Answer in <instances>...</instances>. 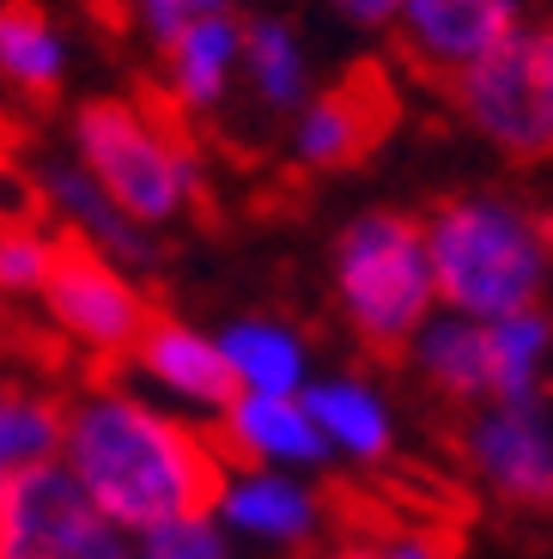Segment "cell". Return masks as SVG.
<instances>
[{"label": "cell", "instance_id": "6da1fadb", "mask_svg": "<svg viewBox=\"0 0 553 559\" xmlns=\"http://www.w3.org/2000/svg\"><path fill=\"white\" fill-rule=\"evenodd\" d=\"M61 444H68V475L80 480L97 518L140 535L165 523H208V511L232 492L213 432H195L128 395L80 402Z\"/></svg>", "mask_w": 553, "mask_h": 559}, {"label": "cell", "instance_id": "7a4b0ae2", "mask_svg": "<svg viewBox=\"0 0 553 559\" xmlns=\"http://www.w3.org/2000/svg\"><path fill=\"white\" fill-rule=\"evenodd\" d=\"M426 267L432 293L457 305L469 322H511L536 310L541 274H548V243L536 219L493 195L438 201L426 225Z\"/></svg>", "mask_w": 553, "mask_h": 559}, {"label": "cell", "instance_id": "3957f363", "mask_svg": "<svg viewBox=\"0 0 553 559\" xmlns=\"http://www.w3.org/2000/svg\"><path fill=\"white\" fill-rule=\"evenodd\" d=\"M334 280L341 305L365 353L396 365L432 310V267H426V225L408 213H365L334 243Z\"/></svg>", "mask_w": 553, "mask_h": 559}, {"label": "cell", "instance_id": "277c9868", "mask_svg": "<svg viewBox=\"0 0 553 559\" xmlns=\"http://www.w3.org/2000/svg\"><path fill=\"white\" fill-rule=\"evenodd\" d=\"M73 134H80L85 177L104 189V201L122 219H140V225L170 219L201 182V165L183 158L128 98H92L73 122Z\"/></svg>", "mask_w": 553, "mask_h": 559}, {"label": "cell", "instance_id": "5b68a950", "mask_svg": "<svg viewBox=\"0 0 553 559\" xmlns=\"http://www.w3.org/2000/svg\"><path fill=\"white\" fill-rule=\"evenodd\" d=\"M548 347V322L529 310L511 322H438L420 335V365L450 402L536 407V365Z\"/></svg>", "mask_w": 553, "mask_h": 559}, {"label": "cell", "instance_id": "8992f818", "mask_svg": "<svg viewBox=\"0 0 553 559\" xmlns=\"http://www.w3.org/2000/svg\"><path fill=\"white\" fill-rule=\"evenodd\" d=\"M37 298L49 305V322L61 335H73L92 353H116V359L134 353L140 329L153 317V305L68 225L49 238V280H43Z\"/></svg>", "mask_w": 553, "mask_h": 559}, {"label": "cell", "instance_id": "52a82bcc", "mask_svg": "<svg viewBox=\"0 0 553 559\" xmlns=\"http://www.w3.org/2000/svg\"><path fill=\"white\" fill-rule=\"evenodd\" d=\"M0 559H128V547L116 523L92 511L80 480L56 462H43V468L7 480Z\"/></svg>", "mask_w": 553, "mask_h": 559}, {"label": "cell", "instance_id": "ba28073f", "mask_svg": "<svg viewBox=\"0 0 553 559\" xmlns=\"http://www.w3.org/2000/svg\"><path fill=\"white\" fill-rule=\"evenodd\" d=\"M444 92L511 158H553V116H548V98H541V68H536V37L529 31H517L498 49H486L481 61H469Z\"/></svg>", "mask_w": 553, "mask_h": 559}, {"label": "cell", "instance_id": "9c48e42d", "mask_svg": "<svg viewBox=\"0 0 553 559\" xmlns=\"http://www.w3.org/2000/svg\"><path fill=\"white\" fill-rule=\"evenodd\" d=\"M396 128V80L384 61H360L322 92L298 122V158L310 170H353L377 153Z\"/></svg>", "mask_w": 553, "mask_h": 559}, {"label": "cell", "instance_id": "30bf717a", "mask_svg": "<svg viewBox=\"0 0 553 559\" xmlns=\"http://www.w3.org/2000/svg\"><path fill=\"white\" fill-rule=\"evenodd\" d=\"M505 37H517V0H401V49L432 85H450Z\"/></svg>", "mask_w": 553, "mask_h": 559}, {"label": "cell", "instance_id": "8fae6325", "mask_svg": "<svg viewBox=\"0 0 553 559\" xmlns=\"http://www.w3.org/2000/svg\"><path fill=\"white\" fill-rule=\"evenodd\" d=\"M469 456L505 499H523L553 511V432L536 407H493L469 432Z\"/></svg>", "mask_w": 553, "mask_h": 559}, {"label": "cell", "instance_id": "7c38bea8", "mask_svg": "<svg viewBox=\"0 0 553 559\" xmlns=\"http://www.w3.org/2000/svg\"><path fill=\"white\" fill-rule=\"evenodd\" d=\"M134 365H146L158 383H170L177 395H189V402H208V407H232L237 395H244V383H237L232 359H225L213 341H201L195 329H183L170 310L153 305V317H146V329H140L134 353H128Z\"/></svg>", "mask_w": 553, "mask_h": 559}, {"label": "cell", "instance_id": "4fadbf2b", "mask_svg": "<svg viewBox=\"0 0 553 559\" xmlns=\"http://www.w3.org/2000/svg\"><path fill=\"white\" fill-rule=\"evenodd\" d=\"M213 444L225 462H322L329 438L292 395H237L213 426Z\"/></svg>", "mask_w": 553, "mask_h": 559}, {"label": "cell", "instance_id": "5bb4252c", "mask_svg": "<svg viewBox=\"0 0 553 559\" xmlns=\"http://www.w3.org/2000/svg\"><path fill=\"white\" fill-rule=\"evenodd\" d=\"M0 73L37 104H56L61 92V43L49 31L37 0H0Z\"/></svg>", "mask_w": 553, "mask_h": 559}, {"label": "cell", "instance_id": "9a60e30c", "mask_svg": "<svg viewBox=\"0 0 553 559\" xmlns=\"http://www.w3.org/2000/svg\"><path fill=\"white\" fill-rule=\"evenodd\" d=\"M165 49H170V73H177V104L183 110H213L225 92V73H232V56H237V25L208 13L195 25H183Z\"/></svg>", "mask_w": 553, "mask_h": 559}, {"label": "cell", "instance_id": "2e32d148", "mask_svg": "<svg viewBox=\"0 0 553 559\" xmlns=\"http://www.w3.org/2000/svg\"><path fill=\"white\" fill-rule=\"evenodd\" d=\"M61 438H68V414H61L56 395H37V390H19V383L0 378V475L13 468H43L56 462Z\"/></svg>", "mask_w": 553, "mask_h": 559}, {"label": "cell", "instance_id": "e0dca14e", "mask_svg": "<svg viewBox=\"0 0 553 559\" xmlns=\"http://www.w3.org/2000/svg\"><path fill=\"white\" fill-rule=\"evenodd\" d=\"M305 414H310V426H317L322 438H334V444L353 450V456H365V462H384L389 456V419H384V407H377L365 390H353V383H322V390H310L305 395Z\"/></svg>", "mask_w": 553, "mask_h": 559}, {"label": "cell", "instance_id": "ac0fdd59", "mask_svg": "<svg viewBox=\"0 0 553 559\" xmlns=\"http://www.w3.org/2000/svg\"><path fill=\"white\" fill-rule=\"evenodd\" d=\"M237 56H244L249 80L262 92V104L274 110H292V104L305 98V56H298V43H292L286 25L274 19H249L237 25Z\"/></svg>", "mask_w": 553, "mask_h": 559}, {"label": "cell", "instance_id": "d6986e66", "mask_svg": "<svg viewBox=\"0 0 553 559\" xmlns=\"http://www.w3.org/2000/svg\"><path fill=\"white\" fill-rule=\"evenodd\" d=\"M220 353L232 359L237 383L249 395H292V383L305 378V353L298 341L280 335V329H262V322H244L220 341Z\"/></svg>", "mask_w": 553, "mask_h": 559}, {"label": "cell", "instance_id": "ffe728a7", "mask_svg": "<svg viewBox=\"0 0 553 559\" xmlns=\"http://www.w3.org/2000/svg\"><path fill=\"white\" fill-rule=\"evenodd\" d=\"M225 518H232L237 530L274 535V542H298V535L310 530V499L280 487V480H244V487L225 492Z\"/></svg>", "mask_w": 553, "mask_h": 559}, {"label": "cell", "instance_id": "44dd1931", "mask_svg": "<svg viewBox=\"0 0 553 559\" xmlns=\"http://www.w3.org/2000/svg\"><path fill=\"white\" fill-rule=\"evenodd\" d=\"M43 280H49V238L37 231L0 238V293H43Z\"/></svg>", "mask_w": 553, "mask_h": 559}, {"label": "cell", "instance_id": "7402d4cb", "mask_svg": "<svg viewBox=\"0 0 553 559\" xmlns=\"http://www.w3.org/2000/svg\"><path fill=\"white\" fill-rule=\"evenodd\" d=\"M140 559H225V547L208 523H165L140 535Z\"/></svg>", "mask_w": 553, "mask_h": 559}, {"label": "cell", "instance_id": "603a6c76", "mask_svg": "<svg viewBox=\"0 0 553 559\" xmlns=\"http://www.w3.org/2000/svg\"><path fill=\"white\" fill-rule=\"evenodd\" d=\"M341 13H353L360 25H389V19L401 13V0H334Z\"/></svg>", "mask_w": 553, "mask_h": 559}, {"label": "cell", "instance_id": "cb8c5ba5", "mask_svg": "<svg viewBox=\"0 0 553 559\" xmlns=\"http://www.w3.org/2000/svg\"><path fill=\"white\" fill-rule=\"evenodd\" d=\"M536 68H541V98H548V116H553V25L536 37Z\"/></svg>", "mask_w": 553, "mask_h": 559}, {"label": "cell", "instance_id": "d4e9b609", "mask_svg": "<svg viewBox=\"0 0 553 559\" xmlns=\"http://www.w3.org/2000/svg\"><path fill=\"white\" fill-rule=\"evenodd\" d=\"M19 140H25V122H13V116L0 110V153H13Z\"/></svg>", "mask_w": 553, "mask_h": 559}, {"label": "cell", "instance_id": "484cf974", "mask_svg": "<svg viewBox=\"0 0 553 559\" xmlns=\"http://www.w3.org/2000/svg\"><path fill=\"white\" fill-rule=\"evenodd\" d=\"M536 231H541V243H548V255H553V213H541V219H536Z\"/></svg>", "mask_w": 553, "mask_h": 559}, {"label": "cell", "instance_id": "4316f807", "mask_svg": "<svg viewBox=\"0 0 553 559\" xmlns=\"http://www.w3.org/2000/svg\"><path fill=\"white\" fill-rule=\"evenodd\" d=\"M341 559H377V554H372V547H365V542H353V547H346Z\"/></svg>", "mask_w": 553, "mask_h": 559}, {"label": "cell", "instance_id": "83f0119b", "mask_svg": "<svg viewBox=\"0 0 553 559\" xmlns=\"http://www.w3.org/2000/svg\"><path fill=\"white\" fill-rule=\"evenodd\" d=\"M0 518H7V475H0Z\"/></svg>", "mask_w": 553, "mask_h": 559}]
</instances>
